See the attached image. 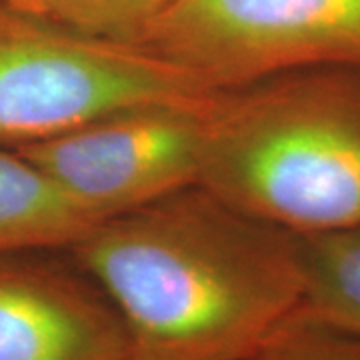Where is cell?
<instances>
[{"label": "cell", "mask_w": 360, "mask_h": 360, "mask_svg": "<svg viewBox=\"0 0 360 360\" xmlns=\"http://www.w3.org/2000/svg\"><path fill=\"white\" fill-rule=\"evenodd\" d=\"M68 252L115 304L129 360H255L304 292L300 236L200 184L98 220Z\"/></svg>", "instance_id": "obj_1"}, {"label": "cell", "mask_w": 360, "mask_h": 360, "mask_svg": "<svg viewBox=\"0 0 360 360\" xmlns=\"http://www.w3.org/2000/svg\"><path fill=\"white\" fill-rule=\"evenodd\" d=\"M198 184L298 236L360 226L359 66L217 90Z\"/></svg>", "instance_id": "obj_2"}, {"label": "cell", "mask_w": 360, "mask_h": 360, "mask_svg": "<svg viewBox=\"0 0 360 360\" xmlns=\"http://www.w3.org/2000/svg\"><path fill=\"white\" fill-rule=\"evenodd\" d=\"M217 89L141 44L68 30L0 2V144L49 141L108 110Z\"/></svg>", "instance_id": "obj_3"}, {"label": "cell", "mask_w": 360, "mask_h": 360, "mask_svg": "<svg viewBox=\"0 0 360 360\" xmlns=\"http://www.w3.org/2000/svg\"><path fill=\"white\" fill-rule=\"evenodd\" d=\"M142 46L217 90L292 68H360V0H172Z\"/></svg>", "instance_id": "obj_4"}, {"label": "cell", "mask_w": 360, "mask_h": 360, "mask_svg": "<svg viewBox=\"0 0 360 360\" xmlns=\"http://www.w3.org/2000/svg\"><path fill=\"white\" fill-rule=\"evenodd\" d=\"M214 96L115 108L18 150L98 222L198 184Z\"/></svg>", "instance_id": "obj_5"}, {"label": "cell", "mask_w": 360, "mask_h": 360, "mask_svg": "<svg viewBox=\"0 0 360 360\" xmlns=\"http://www.w3.org/2000/svg\"><path fill=\"white\" fill-rule=\"evenodd\" d=\"M0 360H129L115 304L68 250L0 255Z\"/></svg>", "instance_id": "obj_6"}, {"label": "cell", "mask_w": 360, "mask_h": 360, "mask_svg": "<svg viewBox=\"0 0 360 360\" xmlns=\"http://www.w3.org/2000/svg\"><path fill=\"white\" fill-rule=\"evenodd\" d=\"M94 224L49 172L0 144V255L70 250Z\"/></svg>", "instance_id": "obj_7"}, {"label": "cell", "mask_w": 360, "mask_h": 360, "mask_svg": "<svg viewBox=\"0 0 360 360\" xmlns=\"http://www.w3.org/2000/svg\"><path fill=\"white\" fill-rule=\"evenodd\" d=\"M302 316L360 336V226L300 236Z\"/></svg>", "instance_id": "obj_8"}, {"label": "cell", "mask_w": 360, "mask_h": 360, "mask_svg": "<svg viewBox=\"0 0 360 360\" xmlns=\"http://www.w3.org/2000/svg\"><path fill=\"white\" fill-rule=\"evenodd\" d=\"M92 39L141 44L172 0H0Z\"/></svg>", "instance_id": "obj_9"}, {"label": "cell", "mask_w": 360, "mask_h": 360, "mask_svg": "<svg viewBox=\"0 0 360 360\" xmlns=\"http://www.w3.org/2000/svg\"><path fill=\"white\" fill-rule=\"evenodd\" d=\"M255 360H360V336L295 312Z\"/></svg>", "instance_id": "obj_10"}]
</instances>
